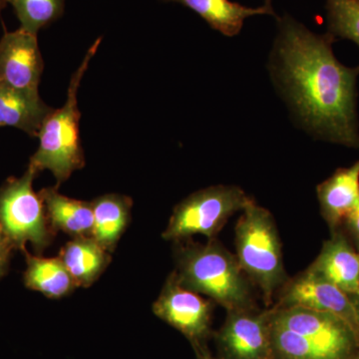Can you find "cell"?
Returning <instances> with one entry per match:
<instances>
[{
	"label": "cell",
	"instance_id": "obj_1",
	"mask_svg": "<svg viewBox=\"0 0 359 359\" xmlns=\"http://www.w3.org/2000/svg\"><path fill=\"white\" fill-rule=\"evenodd\" d=\"M275 72L302 124L318 138L359 149L356 79L335 58L330 33L316 34L290 16L278 20Z\"/></svg>",
	"mask_w": 359,
	"mask_h": 359
},
{
	"label": "cell",
	"instance_id": "obj_2",
	"mask_svg": "<svg viewBox=\"0 0 359 359\" xmlns=\"http://www.w3.org/2000/svg\"><path fill=\"white\" fill-rule=\"evenodd\" d=\"M175 275L186 289L207 295L228 313L254 309L250 280L237 257L215 240L205 245H182Z\"/></svg>",
	"mask_w": 359,
	"mask_h": 359
},
{
	"label": "cell",
	"instance_id": "obj_3",
	"mask_svg": "<svg viewBox=\"0 0 359 359\" xmlns=\"http://www.w3.org/2000/svg\"><path fill=\"white\" fill-rule=\"evenodd\" d=\"M101 39H97L85 54L78 69L71 77L67 98L62 107L47 116L39 134V146L30 158L29 165L37 171L49 170L57 181V187L85 165L80 139V111L77 94L90 61L98 50Z\"/></svg>",
	"mask_w": 359,
	"mask_h": 359
},
{
	"label": "cell",
	"instance_id": "obj_4",
	"mask_svg": "<svg viewBox=\"0 0 359 359\" xmlns=\"http://www.w3.org/2000/svg\"><path fill=\"white\" fill-rule=\"evenodd\" d=\"M235 231L238 264L250 282L261 290L269 306L278 287L287 282L273 215L252 201L243 211Z\"/></svg>",
	"mask_w": 359,
	"mask_h": 359
},
{
	"label": "cell",
	"instance_id": "obj_5",
	"mask_svg": "<svg viewBox=\"0 0 359 359\" xmlns=\"http://www.w3.org/2000/svg\"><path fill=\"white\" fill-rule=\"evenodd\" d=\"M39 174L29 165L20 178L11 177L0 187V226L14 250L25 252L30 244L41 256L56 233L49 224L43 201L33 189Z\"/></svg>",
	"mask_w": 359,
	"mask_h": 359
},
{
	"label": "cell",
	"instance_id": "obj_6",
	"mask_svg": "<svg viewBox=\"0 0 359 359\" xmlns=\"http://www.w3.org/2000/svg\"><path fill=\"white\" fill-rule=\"evenodd\" d=\"M252 201L237 186H212L198 191L175 207L162 237L173 242L196 235L215 240L229 219L244 211Z\"/></svg>",
	"mask_w": 359,
	"mask_h": 359
},
{
	"label": "cell",
	"instance_id": "obj_7",
	"mask_svg": "<svg viewBox=\"0 0 359 359\" xmlns=\"http://www.w3.org/2000/svg\"><path fill=\"white\" fill-rule=\"evenodd\" d=\"M275 325L302 335L340 359H349L359 348V335L339 316L302 308L273 309Z\"/></svg>",
	"mask_w": 359,
	"mask_h": 359
},
{
	"label": "cell",
	"instance_id": "obj_8",
	"mask_svg": "<svg viewBox=\"0 0 359 359\" xmlns=\"http://www.w3.org/2000/svg\"><path fill=\"white\" fill-rule=\"evenodd\" d=\"M212 302L200 294L186 289L175 273L168 278L153 311L161 320L178 330L191 341L200 342L210 332Z\"/></svg>",
	"mask_w": 359,
	"mask_h": 359
},
{
	"label": "cell",
	"instance_id": "obj_9",
	"mask_svg": "<svg viewBox=\"0 0 359 359\" xmlns=\"http://www.w3.org/2000/svg\"><path fill=\"white\" fill-rule=\"evenodd\" d=\"M275 308H302L332 313L349 323L358 334L351 295L309 269L283 285Z\"/></svg>",
	"mask_w": 359,
	"mask_h": 359
},
{
	"label": "cell",
	"instance_id": "obj_10",
	"mask_svg": "<svg viewBox=\"0 0 359 359\" xmlns=\"http://www.w3.org/2000/svg\"><path fill=\"white\" fill-rule=\"evenodd\" d=\"M271 311L257 313L255 309L229 311L219 332L224 351L231 359H273Z\"/></svg>",
	"mask_w": 359,
	"mask_h": 359
},
{
	"label": "cell",
	"instance_id": "obj_11",
	"mask_svg": "<svg viewBox=\"0 0 359 359\" xmlns=\"http://www.w3.org/2000/svg\"><path fill=\"white\" fill-rule=\"evenodd\" d=\"M43 58L37 34L18 28L0 39V84L39 93Z\"/></svg>",
	"mask_w": 359,
	"mask_h": 359
},
{
	"label": "cell",
	"instance_id": "obj_12",
	"mask_svg": "<svg viewBox=\"0 0 359 359\" xmlns=\"http://www.w3.org/2000/svg\"><path fill=\"white\" fill-rule=\"evenodd\" d=\"M309 269L351 297L359 292V250L339 230L332 231Z\"/></svg>",
	"mask_w": 359,
	"mask_h": 359
},
{
	"label": "cell",
	"instance_id": "obj_13",
	"mask_svg": "<svg viewBox=\"0 0 359 359\" xmlns=\"http://www.w3.org/2000/svg\"><path fill=\"white\" fill-rule=\"evenodd\" d=\"M320 212L332 231L339 230L359 198V161L340 168L316 188Z\"/></svg>",
	"mask_w": 359,
	"mask_h": 359
},
{
	"label": "cell",
	"instance_id": "obj_14",
	"mask_svg": "<svg viewBox=\"0 0 359 359\" xmlns=\"http://www.w3.org/2000/svg\"><path fill=\"white\" fill-rule=\"evenodd\" d=\"M47 218L54 233L61 231L73 238H92L94 214L91 202L66 197L58 187H48L39 192Z\"/></svg>",
	"mask_w": 359,
	"mask_h": 359
},
{
	"label": "cell",
	"instance_id": "obj_15",
	"mask_svg": "<svg viewBox=\"0 0 359 359\" xmlns=\"http://www.w3.org/2000/svg\"><path fill=\"white\" fill-rule=\"evenodd\" d=\"M52 111L39 93L0 84V127H13L30 137H39L45 119Z\"/></svg>",
	"mask_w": 359,
	"mask_h": 359
},
{
	"label": "cell",
	"instance_id": "obj_16",
	"mask_svg": "<svg viewBox=\"0 0 359 359\" xmlns=\"http://www.w3.org/2000/svg\"><path fill=\"white\" fill-rule=\"evenodd\" d=\"M175 2L192 9L199 14L212 29L228 37L238 35L245 20L255 15L276 16L271 0H266L263 6L252 8L236 4L231 0H162Z\"/></svg>",
	"mask_w": 359,
	"mask_h": 359
},
{
	"label": "cell",
	"instance_id": "obj_17",
	"mask_svg": "<svg viewBox=\"0 0 359 359\" xmlns=\"http://www.w3.org/2000/svg\"><path fill=\"white\" fill-rule=\"evenodd\" d=\"M78 287H90L111 263L110 252L93 238H76L59 254Z\"/></svg>",
	"mask_w": 359,
	"mask_h": 359
},
{
	"label": "cell",
	"instance_id": "obj_18",
	"mask_svg": "<svg viewBox=\"0 0 359 359\" xmlns=\"http://www.w3.org/2000/svg\"><path fill=\"white\" fill-rule=\"evenodd\" d=\"M91 204L94 214L92 238L112 252L128 226L133 201L119 194H107L96 198Z\"/></svg>",
	"mask_w": 359,
	"mask_h": 359
},
{
	"label": "cell",
	"instance_id": "obj_19",
	"mask_svg": "<svg viewBox=\"0 0 359 359\" xmlns=\"http://www.w3.org/2000/svg\"><path fill=\"white\" fill-rule=\"evenodd\" d=\"M25 255L26 269L23 280L27 289L57 299L72 294L78 287L60 257L32 256L27 250Z\"/></svg>",
	"mask_w": 359,
	"mask_h": 359
},
{
	"label": "cell",
	"instance_id": "obj_20",
	"mask_svg": "<svg viewBox=\"0 0 359 359\" xmlns=\"http://www.w3.org/2000/svg\"><path fill=\"white\" fill-rule=\"evenodd\" d=\"M13 7L20 28L37 34L39 30L60 18L65 0H6Z\"/></svg>",
	"mask_w": 359,
	"mask_h": 359
},
{
	"label": "cell",
	"instance_id": "obj_21",
	"mask_svg": "<svg viewBox=\"0 0 359 359\" xmlns=\"http://www.w3.org/2000/svg\"><path fill=\"white\" fill-rule=\"evenodd\" d=\"M325 7L327 33L359 46V0H325Z\"/></svg>",
	"mask_w": 359,
	"mask_h": 359
},
{
	"label": "cell",
	"instance_id": "obj_22",
	"mask_svg": "<svg viewBox=\"0 0 359 359\" xmlns=\"http://www.w3.org/2000/svg\"><path fill=\"white\" fill-rule=\"evenodd\" d=\"M13 250V245L9 242L6 233L0 226V278H4L8 271L9 263H11Z\"/></svg>",
	"mask_w": 359,
	"mask_h": 359
},
{
	"label": "cell",
	"instance_id": "obj_23",
	"mask_svg": "<svg viewBox=\"0 0 359 359\" xmlns=\"http://www.w3.org/2000/svg\"><path fill=\"white\" fill-rule=\"evenodd\" d=\"M344 224H346L349 235L353 238L354 243L358 245V250H359V198L353 210L347 215Z\"/></svg>",
	"mask_w": 359,
	"mask_h": 359
},
{
	"label": "cell",
	"instance_id": "obj_24",
	"mask_svg": "<svg viewBox=\"0 0 359 359\" xmlns=\"http://www.w3.org/2000/svg\"><path fill=\"white\" fill-rule=\"evenodd\" d=\"M351 299H353L354 311H355L356 318V327H358V332L359 334V292L358 294L351 295Z\"/></svg>",
	"mask_w": 359,
	"mask_h": 359
},
{
	"label": "cell",
	"instance_id": "obj_25",
	"mask_svg": "<svg viewBox=\"0 0 359 359\" xmlns=\"http://www.w3.org/2000/svg\"><path fill=\"white\" fill-rule=\"evenodd\" d=\"M7 6L6 0H0V13L4 11V8Z\"/></svg>",
	"mask_w": 359,
	"mask_h": 359
},
{
	"label": "cell",
	"instance_id": "obj_26",
	"mask_svg": "<svg viewBox=\"0 0 359 359\" xmlns=\"http://www.w3.org/2000/svg\"><path fill=\"white\" fill-rule=\"evenodd\" d=\"M349 359H359V348L358 349V351H355V353L353 354V356H351V358Z\"/></svg>",
	"mask_w": 359,
	"mask_h": 359
}]
</instances>
